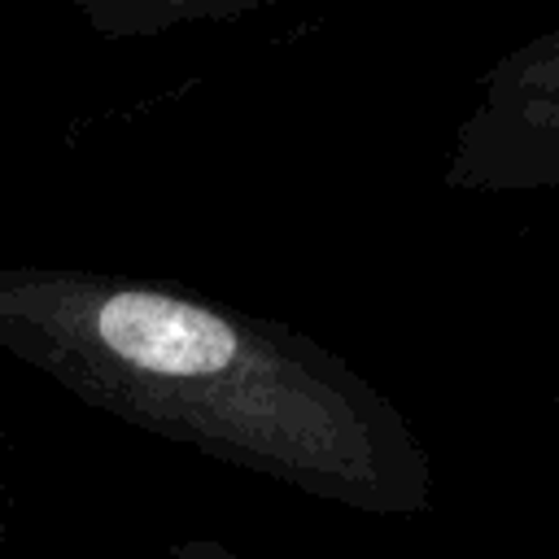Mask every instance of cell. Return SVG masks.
Returning a JSON list of instances; mask_svg holds the SVG:
<instances>
[{"instance_id":"obj_4","label":"cell","mask_w":559,"mask_h":559,"mask_svg":"<svg viewBox=\"0 0 559 559\" xmlns=\"http://www.w3.org/2000/svg\"><path fill=\"white\" fill-rule=\"evenodd\" d=\"M0 537H4V520H0Z\"/></svg>"},{"instance_id":"obj_3","label":"cell","mask_w":559,"mask_h":559,"mask_svg":"<svg viewBox=\"0 0 559 559\" xmlns=\"http://www.w3.org/2000/svg\"><path fill=\"white\" fill-rule=\"evenodd\" d=\"M170 559H245L218 537H183L170 546Z\"/></svg>"},{"instance_id":"obj_2","label":"cell","mask_w":559,"mask_h":559,"mask_svg":"<svg viewBox=\"0 0 559 559\" xmlns=\"http://www.w3.org/2000/svg\"><path fill=\"white\" fill-rule=\"evenodd\" d=\"M441 179L454 192L559 188V22L480 74Z\"/></svg>"},{"instance_id":"obj_1","label":"cell","mask_w":559,"mask_h":559,"mask_svg":"<svg viewBox=\"0 0 559 559\" xmlns=\"http://www.w3.org/2000/svg\"><path fill=\"white\" fill-rule=\"evenodd\" d=\"M0 349L131 428L367 515H424L411 419L306 332L183 288L0 266Z\"/></svg>"}]
</instances>
